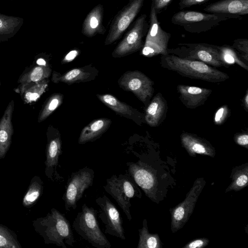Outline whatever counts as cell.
I'll return each instance as SVG.
<instances>
[{"label":"cell","mask_w":248,"mask_h":248,"mask_svg":"<svg viewBox=\"0 0 248 248\" xmlns=\"http://www.w3.org/2000/svg\"><path fill=\"white\" fill-rule=\"evenodd\" d=\"M145 0H130L115 16L105 41V45L119 39L141 9Z\"/></svg>","instance_id":"cell-12"},{"label":"cell","mask_w":248,"mask_h":248,"mask_svg":"<svg viewBox=\"0 0 248 248\" xmlns=\"http://www.w3.org/2000/svg\"><path fill=\"white\" fill-rule=\"evenodd\" d=\"M206 184L203 177L197 178L185 200L170 209V230L175 232L182 229L193 213L196 203Z\"/></svg>","instance_id":"cell-9"},{"label":"cell","mask_w":248,"mask_h":248,"mask_svg":"<svg viewBox=\"0 0 248 248\" xmlns=\"http://www.w3.org/2000/svg\"><path fill=\"white\" fill-rule=\"evenodd\" d=\"M111 123V121L107 118L93 120L82 129L78 138V144H84L99 139L107 131Z\"/></svg>","instance_id":"cell-23"},{"label":"cell","mask_w":248,"mask_h":248,"mask_svg":"<svg viewBox=\"0 0 248 248\" xmlns=\"http://www.w3.org/2000/svg\"><path fill=\"white\" fill-rule=\"evenodd\" d=\"M170 37V33L162 29L154 6L151 4L149 28L141 54L147 57L167 54Z\"/></svg>","instance_id":"cell-8"},{"label":"cell","mask_w":248,"mask_h":248,"mask_svg":"<svg viewBox=\"0 0 248 248\" xmlns=\"http://www.w3.org/2000/svg\"><path fill=\"white\" fill-rule=\"evenodd\" d=\"M49 80L46 78L42 80L33 87V89L29 90L25 93V98L28 102L36 101L45 91L47 88Z\"/></svg>","instance_id":"cell-32"},{"label":"cell","mask_w":248,"mask_h":248,"mask_svg":"<svg viewBox=\"0 0 248 248\" xmlns=\"http://www.w3.org/2000/svg\"><path fill=\"white\" fill-rule=\"evenodd\" d=\"M95 202L99 207L98 217L105 225V232L125 240L123 218L115 205L105 194L97 197Z\"/></svg>","instance_id":"cell-13"},{"label":"cell","mask_w":248,"mask_h":248,"mask_svg":"<svg viewBox=\"0 0 248 248\" xmlns=\"http://www.w3.org/2000/svg\"><path fill=\"white\" fill-rule=\"evenodd\" d=\"M43 182L38 176H34L31 180L27 192L24 195L22 204L24 207H31L38 200L43 194Z\"/></svg>","instance_id":"cell-28"},{"label":"cell","mask_w":248,"mask_h":248,"mask_svg":"<svg viewBox=\"0 0 248 248\" xmlns=\"http://www.w3.org/2000/svg\"><path fill=\"white\" fill-rule=\"evenodd\" d=\"M230 178L232 182L225 190V192L230 191H238L248 186V163L234 167Z\"/></svg>","instance_id":"cell-26"},{"label":"cell","mask_w":248,"mask_h":248,"mask_svg":"<svg viewBox=\"0 0 248 248\" xmlns=\"http://www.w3.org/2000/svg\"><path fill=\"white\" fill-rule=\"evenodd\" d=\"M149 28L147 15L142 14L134 21L122 41L112 53L114 58H121L137 52L142 48L143 38Z\"/></svg>","instance_id":"cell-10"},{"label":"cell","mask_w":248,"mask_h":248,"mask_svg":"<svg viewBox=\"0 0 248 248\" xmlns=\"http://www.w3.org/2000/svg\"><path fill=\"white\" fill-rule=\"evenodd\" d=\"M231 46L236 52L239 58L242 60H245L247 64L248 62V39L246 38L235 39Z\"/></svg>","instance_id":"cell-33"},{"label":"cell","mask_w":248,"mask_h":248,"mask_svg":"<svg viewBox=\"0 0 248 248\" xmlns=\"http://www.w3.org/2000/svg\"><path fill=\"white\" fill-rule=\"evenodd\" d=\"M139 239L137 248H161L162 243L157 233L149 232L146 219L142 222V227L139 229Z\"/></svg>","instance_id":"cell-27"},{"label":"cell","mask_w":248,"mask_h":248,"mask_svg":"<svg viewBox=\"0 0 248 248\" xmlns=\"http://www.w3.org/2000/svg\"><path fill=\"white\" fill-rule=\"evenodd\" d=\"M126 165L127 167L126 173L132 177L148 198L155 201L158 182L153 169L140 161L127 162Z\"/></svg>","instance_id":"cell-15"},{"label":"cell","mask_w":248,"mask_h":248,"mask_svg":"<svg viewBox=\"0 0 248 248\" xmlns=\"http://www.w3.org/2000/svg\"><path fill=\"white\" fill-rule=\"evenodd\" d=\"M233 140L236 144L248 149V134L247 132L236 133Z\"/></svg>","instance_id":"cell-38"},{"label":"cell","mask_w":248,"mask_h":248,"mask_svg":"<svg viewBox=\"0 0 248 248\" xmlns=\"http://www.w3.org/2000/svg\"><path fill=\"white\" fill-rule=\"evenodd\" d=\"M79 54V51L74 49L69 52L64 57L62 63H67L73 61Z\"/></svg>","instance_id":"cell-40"},{"label":"cell","mask_w":248,"mask_h":248,"mask_svg":"<svg viewBox=\"0 0 248 248\" xmlns=\"http://www.w3.org/2000/svg\"><path fill=\"white\" fill-rule=\"evenodd\" d=\"M103 6L98 4L86 16L82 26V33L88 37L104 34L106 29L103 24Z\"/></svg>","instance_id":"cell-22"},{"label":"cell","mask_w":248,"mask_h":248,"mask_svg":"<svg viewBox=\"0 0 248 248\" xmlns=\"http://www.w3.org/2000/svg\"><path fill=\"white\" fill-rule=\"evenodd\" d=\"M159 63L164 69L192 79L219 83L230 78L227 74L203 62L181 58L172 54L161 55Z\"/></svg>","instance_id":"cell-1"},{"label":"cell","mask_w":248,"mask_h":248,"mask_svg":"<svg viewBox=\"0 0 248 248\" xmlns=\"http://www.w3.org/2000/svg\"><path fill=\"white\" fill-rule=\"evenodd\" d=\"M180 140L182 146L191 156L195 157L197 154L212 157L215 155V149L210 142L196 134L183 132Z\"/></svg>","instance_id":"cell-19"},{"label":"cell","mask_w":248,"mask_h":248,"mask_svg":"<svg viewBox=\"0 0 248 248\" xmlns=\"http://www.w3.org/2000/svg\"><path fill=\"white\" fill-rule=\"evenodd\" d=\"M231 110L229 107L224 105L220 106L216 111L214 118V123L217 125H222L230 117Z\"/></svg>","instance_id":"cell-35"},{"label":"cell","mask_w":248,"mask_h":248,"mask_svg":"<svg viewBox=\"0 0 248 248\" xmlns=\"http://www.w3.org/2000/svg\"><path fill=\"white\" fill-rule=\"evenodd\" d=\"M103 188L115 200L130 221L132 219L130 210L131 199L141 197V191L132 177L127 173L118 176L113 174L107 179Z\"/></svg>","instance_id":"cell-5"},{"label":"cell","mask_w":248,"mask_h":248,"mask_svg":"<svg viewBox=\"0 0 248 248\" xmlns=\"http://www.w3.org/2000/svg\"><path fill=\"white\" fill-rule=\"evenodd\" d=\"M203 10L209 13L246 16L248 14V0H220L208 4Z\"/></svg>","instance_id":"cell-20"},{"label":"cell","mask_w":248,"mask_h":248,"mask_svg":"<svg viewBox=\"0 0 248 248\" xmlns=\"http://www.w3.org/2000/svg\"><path fill=\"white\" fill-rule=\"evenodd\" d=\"M121 88L132 93L145 106L150 102L154 92V81L143 73L138 70L124 73L118 80Z\"/></svg>","instance_id":"cell-11"},{"label":"cell","mask_w":248,"mask_h":248,"mask_svg":"<svg viewBox=\"0 0 248 248\" xmlns=\"http://www.w3.org/2000/svg\"><path fill=\"white\" fill-rule=\"evenodd\" d=\"M241 18L240 16L181 10L172 16L171 22L174 25L182 27L187 32L199 33L208 31L228 19Z\"/></svg>","instance_id":"cell-3"},{"label":"cell","mask_w":248,"mask_h":248,"mask_svg":"<svg viewBox=\"0 0 248 248\" xmlns=\"http://www.w3.org/2000/svg\"><path fill=\"white\" fill-rule=\"evenodd\" d=\"M97 211L84 203L76 216L73 229L84 240L96 248H110L111 243L100 229L97 219Z\"/></svg>","instance_id":"cell-4"},{"label":"cell","mask_w":248,"mask_h":248,"mask_svg":"<svg viewBox=\"0 0 248 248\" xmlns=\"http://www.w3.org/2000/svg\"><path fill=\"white\" fill-rule=\"evenodd\" d=\"M24 23L23 18L0 14V42H5L14 37Z\"/></svg>","instance_id":"cell-25"},{"label":"cell","mask_w":248,"mask_h":248,"mask_svg":"<svg viewBox=\"0 0 248 248\" xmlns=\"http://www.w3.org/2000/svg\"><path fill=\"white\" fill-rule=\"evenodd\" d=\"M157 15L165 11L172 0H151Z\"/></svg>","instance_id":"cell-37"},{"label":"cell","mask_w":248,"mask_h":248,"mask_svg":"<svg viewBox=\"0 0 248 248\" xmlns=\"http://www.w3.org/2000/svg\"><path fill=\"white\" fill-rule=\"evenodd\" d=\"M209 240L205 237H200L192 240L186 244L183 248H202L207 246Z\"/></svg>","instance_id":"cell-36"},{"label":"cell","mask_w":248,"mask_h":248,"mask_svg":"<svg viewBox=\"0 0 248 248\" xmlns=\"http://www.w3.org/2000/svg\"><path fill=\"white\" fill-rule=\"evenodd\" d=\"M15 233L0 224V248H21Z\"/></svg>","instance_id":"cell-29"},{"label":"cell","mask_w":248,"mask_h":248,"mask_svg":"<svg viewBox=\"0 0 248 248\" xmlns=\"http://www.w3.org/2000/svg\"><path fill=\"white\" fill-rule=\"evenodd\" d=\"M167 101L160 93H157L146 107L144 114L145 122L152 127L159 126L167 116Z\"/></svg>","instance_id":"cell-21"},{"label":"cell","mask_w":248,"mask_h":248,"mask_svg":"<svg viewBox=\"0 0 248 248\" xmlns=\"http://www.w3.org/2000/svg\"><path fill=\"white\" fill-rule=\"evenodd\" d=\"M242 102L244 107V109L247 112L248 110V91H246V93L244 95Z\"/></svg>","instance_id":"cell-41"},{"label":"cell","mask_w":248,"mask_h":248,"mask_svg":"<svg viewBox=\"0 0 248 248\" xmlns=\"http://www.w3.org/2000/svg\"><path fill=\"white\" fill-rule=\"evenodd\" d=\"M32 225L46 244L67 248L66 245L73 247L76 242L69 221L55 208H52L45 217L33 220Z\"/></svg>","instance_id":"cell-2"},{"label":"cell","mask_w":248,"mask_h":248,"mask_svg":"<svg viewBox=\"0 0 248 248\" xmlns=\"http://www.w3.org/2000/svg\"><path fill=\"white\" fill-rule=\"evenodd\" d=\"M14 104L13 101L9 103L0 122V159L5 157L11 142L13 133L11 117Z\"/></svg>","instance_id":"cell-24"},{"label":"cell","mask_w":248,"mask_h":248,"mask_svg":"<svg viewBox=\"0 0 248 248\" xmlns=\"http://www.w3.org/2000/svg\"><path fill=\"white\" fill-rule=\"evenodd\" d=\"M210 0H180L179 7L180 9L188 8L192 6L201 5Z\"/></svg>","instance_id":"cell-39"},{"label":"cell","mask_w":248,"mask_h":248,"mask_svg":"<svg viewBox=\"0 0 248 248\" xmlns=\"http://www.w3.org/2000/svg\"><path fill=\"white\" fill-rule=\"evenodd\" d=\"M51 70L47 66H37L34 68L30 75V80L37 82L47 78L51 74Z\"/></svg>","instance_id":"cell-34"},{"label":"cell","mask_w":248,"mask_h":248,"mask_svg":"<svg viewBox=\"0 0 248 248\" xmlns=\"http://www.w3.org/2000/svg\"><path fill=\"white\" fill-rule=\"evenodd\" d=\"M94 170L87 166L73 172L69 177L62 197L65 209L75 210L84 192L93 184Z\"/></svg>","instance_id":"cell-7"},{"label":"cell","mask_w":248,"mask_h":248,"mask_svg":"<svg viewBox=\"0 0 248 248\" xmlns=\"http://www.w3.org/2000/svg\"><path fill=\"white\" fill-rule=\"evenodd\" d=\"M47 140L45 174L53 182L62 181L63 178L60 175L57 170L59 157L62 153V142L59 131L53 127L48 129Z\"/></svg>","instance_id":"cell-14"},{"label":"cell","mask_w":248,"mask_h":248,"mask_svg":"<svg viewBox=\"0 0 248 248\" xmlns=\"http://www.w3.org/2000/svg\"><path fill=\"white\" fill-rule=\"evenodd\" d=\"M63 95L60 93H55L48 98L42 109L39 117V122L47 118L55 109L62 104Z\"/></svg>","instance_id":"cell-30"},{"label":"cell","mask_w":248,"mask_h":248,"mask_svg":"<svg viewBox=\"0 0 248 248\" xmlns=\"http://www.w3.org/2000/svg\"><path fill=\"white\" fill-rule=\"evenodd\" d=\"M99 71L92 64L82 67L73 68L63 74L54 71L52 81L55 83L60 82L71 85L74 83L85 82L95 79Z\"/></svg>","instance_id":"cell-18"},{"label":"cell","mask_w":248,"mask_h":248,"mask_svg":"<svg viewBox=\"0 0 248 248\" xmlns=\"http://www.w3.org/2000/svg\"><path fill=\"white\" fill-rule=\"evenodd\" d=\"M167 54L200 61L215 68L229 65L223 59L219 46L207 43H179L175 48H168Z\"/></svg>","instance_id":"cell-6"},{"label":"cell","mask_w":248,"mask_h":248,"mask_svg":"<svg viewBox=\"0 0 248 248\" xmlns=\"http://www.w3.org/2000/svg\"><path fill=\"white\" fill-rule=\"evenodd\" d=\"M96 96L107 107L116 114L134 121L139 125L145 123L144 114L137 109L121 101L110 94H97Z\"/></svg>","instance_id":"cell-16"},{"label":"cell","mask_w":248,"mask_h":248,"mask_svg":"<svg viewBox=\"0 0 248 248\" xmlns=\"http://www.w3.org/2000/svg\"><path fill=\"white\" fill-rule=\"evenodd\" d=\"M176 89L179 100L189 109L203 105L212 93L210 89L182 84L178 85Z\"/></svg>","instance_id":"cell-17"},{"label":"cell","mask_w":248,"mask_h":248,"mask_svg":"<svg viewBox=\"0 0 248 248\" xmlns=\"http://www.w3.org/2000/svg\"><path fill=\"white\" fill-rule=\"evenodd\" d=\"M36 63L39 65H42V66H46V61L42 58H40L38 59L36 61Z\"/></svg>","instance_id":"cell-42"},{"label":"cell","mask_w":248,"mask_h":248,"mask_svg":"<svg viewBox=\"0 0 248 248\" xmlns=\"http://www.w3.org/2000/svg\"><path fill=\"white\" fill-rule=\"evenodd\" d=\"M219 48L224 61L229 65L236 63L248 71V65L239 58L236 52L231 46L224 45L219 46Z\"/></svg>","instance_id":"cell-31"}]
</instances>
